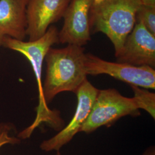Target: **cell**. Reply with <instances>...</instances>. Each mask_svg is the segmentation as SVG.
Instances as JSON below:
<instances>
[{
	"mask_svg": "<svg viewBox=\"0 0 155 155\" xmlns=\"http://www.w3.org/2000/svg\"><path fill=\"white\" fill-rule=\"evenodd\" d=\"M83 47L68 45L62 48H51L45 56L46 74L43 90L48 105L58 94L71 91L76 93L87 79L84 61Z\"/></svg>",
	"mask_w": 155,
	"mask_h": 155,
	"instance_id": "6da1fadb",
	"label": "cell"
},
{
	"mask_svg": "<svg viewBox=\"0 0 155 155\" xmlns=\"http://www.w3.org/2000/svg\"><path fill=\"white\" fill-rule=\"evenodd\" d=\"M141 0H104L91 9V32H102L113 45L115 56L122 50L127 36L136 24Z\"/></svg>",
	"mask_w": 155,
	"mask_h": 155,
	"instance_id": "7a4b0ae2",
	"label": "cell"
},
{
	"mask_svg": "<svg viewBox=\"0 0 155 155\" xmlns=\"http://www.w3.org/2000/svg\"><path fill=\"white\" fill-rule=\"evenodd\" d=\"M58 43L59 31L54 25L50 26L41 38L34 41H25L9 37H6L3 40L2 47L22 54L30 62L33 68L39 95V104L36 110V115L33 122L35 126H40L43 123L52 124L58 116V112L51 110L45 102L41 76L45 56L51 47Z\"/></svg>",
	"mask_w": 155,
	"mask_h": 155,
	"instance_id": "3957f363",
	"label": "cell"
},
{
	"mask_svg": "<svg viewBox=\"0 0 155 155\" xmlns=\"http://www.w3.org/2000/svg\"><path fill=\"white\" fill-rule=\"evenodd\" d=\"M140 115L139 106L133 97H126L115 89L99 90L80 132L92 133L100 127L112 125L123 117Z\"/></svg>",
	"mask_w": 155,
	"mask_h": 155,
	"instance_id": "277c9868",
	"label": "cell"
},
{
	"mask_svg": "<svg viewBox=\"0 0 155 155\" xmlns=\"http://www.w3.org/2000/svg\"><path fill=\"white\" fill-rule=\"evenodd\" d=\"M84 65L87 75L106 74L130 86L155 89V68L150 67L106 61L91 54H85Z\"/></svg>",
	"mask_w": 155,
	"mask_h": 155,
	"instance_id": "5b68a950",
	"label": "cell"
},
{
	"mask_svg": "<svg viewBox=\"0 0 155 155\" xmlns=\"http://www.w3.org/2000/svg\"><path fill=\"white\" fill-rule=\"evenodd\" d=\"M99 90L87 79L78 90L77 106L71 121L66 127L53 136L43 141L40 145L45 152L59 151L61 148L72 140L87 119Z\"/></svg>",
	"mask_w": 155,
	"mask_h": 155,
	"instance_id": "8992f818",
	"label": "cell"
},
{
	"mask_svg": "<svg viewBox=\"0 0 155 155\" xmlns=\"http://www.w3.org/2000/svg\"><path fill=\"white\" fill-rule=\"evenodd\" d=\"M93 0H71L59 32V43L83 47L91 40L90 11Z\"/></svg>",
	"mask_w": 155,
	"mask_h": 155,
	"instance_id": "52a82bcc",
	"label": "cell"
},
{
	"mask_svg": "<svg viewBox=\"0 0 155 155\" xmlns=\"http://www.w3.org/2000/svg\"><path fill=\"white\" fill-rule=\"evenodd\" d=\"M116 58L118 63L155 68V35L141 22H136Z\"/></svg>",
	"mask_w": 155,
	"mask_h": 155,
	"instance_id": "ba28073f",
	"label": "cell"
},
{
	"mask_svg": "<svg viewBox=\"0 0 155 155\" xmlns=\"http://www.w3.org/2000/svg\"><path fill=\"white\" fill-rule=\"evenodd\" d=\"M71 0H29L27 36L29 41L41 38L51 25L64 16Z\"/></svg>",
	"mask_w": 155,
	"mask_h": 155,
	"instance_id": "9c48e42d",
	"label": "cell"
},
{
	"mask_svg": "<svg viewBox=\"0 0 155 155\" xmlns=\"http://www.w3.org/2000/svg\"><path fill=\"white\" fill-rule=\"evenodd\" d=\"M29 0H0V47L9 37L24 40L27 36Z\"/></svg>",
	"mask_w": 155,
	"mask_h": 155,
	"instance_id": "30bf717a",
	"label": "cell"
},
{
	"mask_svg": "<svg viewBox=\"0 0 155 155\" xmlns=\"http://www.w3.org/2000/svg\"><path fill=\"white\" fill-rule=\"evenodd\" d=\"M136 19L155 35V0H141Z\"/></svg>",
	"mask_w": 155,
	"mask_h": 155,
	"instance_id": "8fae6325",
	"label": "cell"
},
{
	"mask_svg": "<svg viewBox=\"0 0 155 155\" xmlns=\"http://www.w3.org/2000/svg\"><path fill=\"white\" fill-rule=\"evenodd\" d=\"M135 99L140 109H143L148 113L150 116L155 118V94L147 89L135 86H130Z\"/></svg>",
	"mask_w": 155,
	"mask_h": 155,
	"instance_id": "7c38bea8",
	"label": "cell"
},
{
	"mask_svg": "<svg viewBox=\"0 0 155 155\" xmlns=\"http://www.w3.org/2000/svg\"><path fill=\"white\" fill-rule=\"evenodd\" d=\"M11 130V126L7 124H0V148L5 144H19L20 140L18 137H13L9 135Z\"/></svg>",
	"mask_w": 155,
	"mask_h": 155,
	"instance_id": "4fadbf2b",
	"label": "cell"
},
{
	"mask_svg": "<svg viewBox=\"0 0 155 155\" xmlns=\"http://www.w3.org/2000/svg\"><path fill=\"white\" fill-rule=\"evenodd\" d=\"M57 112H58V116H57L55 121L54 122H52V124H48V125H49L51 127L54 128V129L59 127L62 122V120H61V118L59 115V113L58 111H57ZM39 127V126L34 125L33 122H32V124L30 126H29L28 127H27L24 130H22L21 132H20L17 136L18 138L20 139H27L29 138L31 136L34 130Z\"/></svg>",
	"mask_w": 155,
	"mask_h": 155,
	"instance_id": "5bb4252c",
	"label": "cell"
},
{
	"mask_svg": "<svg viewBox=\"0 0 155 155\" xmlns=\"http://www.w3.org/2000/svg\"><path fill=\"white\" fill-rule=\"evenodd\" d=\"M143 155H155V147H150L147 148Z\"/></svg>",
	"mask_w": 155,
	"mask_h": 155,
	"instance_id": "9a60e30c",
	"label": "cell"
},
{
	"mask_svg": "<svg viewBox=\"0 0 155 155\" xmlns=\"http://www.w3.org/2000/svg\"><path fill=\"white\" fill-rule=\"evenodd\" d=\"M104 0H93V3L94 5H97L102 3Z\"/></svg>",
	"mask_w": 155,
	"mask_h": 155,
	"instance_id": "2e32d148",
	"label": "cell"
},
{
	"mask_svg": "<svg viewBox=\"0 0 155 155\" xmlns=\"http://www.w3.org/2000/svg\"><path fill=\"white\" fill-rule=\"evenodd\" d=\"M54 155H61V153H60V152L59 151H57L56 152V154H55Z\"/></svg>",
	"mask_w": 155,
	"mask_h": 155,
	"instance_id": "e0dca14e",
	"label": "cell"
}]
</instances>
